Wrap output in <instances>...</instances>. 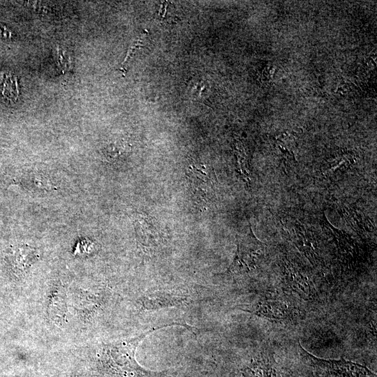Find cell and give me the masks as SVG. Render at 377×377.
I'll list each match as a JSON object with an SVG mask.
<instances>
[{
	"label": "cell",
	"mask_w": 377,
	"mask_h": 377,
	"mask_svg": "<svg viewBox=\"0 0 377 377\" xmlns=\"http://www.w3.org/2000/svg\"><path fill=\"white\" fill-rule=\"evenodd\" d=\"M175 325L191 330V327L185 323L172 322L154 326L135 337L112 344L108 349V362L111 370L120 377H168L167 371H154L141 367L136 362L135 354L138 344L147 336L160 329Z\"/></svg>",
	"instance_id": "6da1fadb"
},
{
	"label": "cell",
	"mask_w": 377,
	"mask_h": 377,
	"mask_svg": "<svg viewBox=\"0 0 377 377\" xmlns=\"http://www.w3.org/2000/svg\"><path fill=\"white\" fill-rule=\"evenodd\" d=\"M299 353L307 377H376L367 367L344 358H319L300 345Z\"/></svg>",
	"instance_id": "7a4b0ae2"
},
{
	"label": "cell",
	"mask_w": 377,
	"mask_h": 377,
	"mask_svg": "<svg viewBox=\"0 0 377 377\" xmlns=\"http://www.w3.org/2000/svg\"><path fill=\"white\" fill-rule=\"evenodd\" d=\"M265 245L254 235L252 230L237 239L235 258L226 271L231 276L250 275L256 270L265 256Z\"/></svg>",
	"instance_id": "3957f363"
},
{
	"label": "cell",
	"mask_w": 377,
	"mask_h": 377,
	"mask_svg": "<svg viewBox=\"0 0 377 377\" xmlns=\"http://www.w3.org/2000/svg\"><path fill=\"white\" fill-rule=\"evenodd\" d=\"M191 301L187 291L181 289H161L148 291L139 299L140 309L145 311H156L179 307Z\"/></svg>",
	"instance_id": "277c9868"
},
{
	"label": "cell",
	"mask_w": 377,
	"mask_h": 377,
	"mask_svg": "<svg viewBox=\"0 0 377 377\" xmlns=\"http://www.w3.org/2000/svg\"><path fill=\"white\" fill-rule=\"evenodd\" d=\"M283 279L287 289L297 297L305 301H313L317 297V290L313 281L294 264L284 263Z\"/></svg>",
	"instance_id": "5b68a950"
},
{
	"label": "cell",
	"mask_w": 377,
	"mask_h": 377,
	"mask_svg": "<svg viewBox=\"0 0 377 377\" xmlns=\"http://www.w3.org/2000/svg\"><path fill=\"white\" fill-rule=\"evenodd\" d=\"M244 311L271 320L290 321L298 316V311L290 304L276 299H260Z\"/></svg>",
	"instance_id": "8992f818"
},
{
	"label": "cell",
	"mask_w": 377,
	"mask_h": 377,
	"mask_svg": "<svg viewBox=\"0 0 377 377\" xmlns=\"http://www.w3.org/2000/svg\"><path fill=\"white\" fill-rule=\"evenodd\" d=\"M242 377H291L287 375L275 358L266 352L252 355L239 369Z\"/></svg>",
	"instance_id": "52a82bcc"
},
{
	"label": "cell",
	"mask_w": 377,
	"mask_h": 377,
	"mask_svg": "<svg viewBox=\"0 0 377 377\" xmlns=\"http://www.w3.org/2000/svg\"><path fill=\"white\" fill-rule=\"evenodd\" d=\"M135 230L138 243L145 253H154L161 241L156 228L147 222L145 216L135 219Z\"/></svg>",
	"instance_id": "ba28073f"
},
{
	"label": "cell",
	"mask_w": 377,
	"mask_h": 377,
	"mask_svg": "<svg viewBox=\"0 0 377 377\" xmlns=\"http://www.w3.org/2000/svg\"><path fill=\"white\" fill-rule=\"evenodd\" d=\"M47 313L50 318L58 326L64 325L67 313L66 294L61 285L56 286L52 292Z\"/></svg>",
	"instance_id": "9c48e42d"
},
{
	"label": "cell",
	"mask_w": 377,
	"mask_h": 377,
	"mask_svg": "<svg viewBox=\"0 0 377 377\" xmlns=\"http://www.w3.org/2000/svg\"><path fill=\"white\" fill-rule=\"evenodd\" d=\"M191 186L198 197L207 199L208 192L212 188V179L203 165H191L188 170Z\"/></svg>",
	"instance_id": "30bf717a"
},
{
	"label": "cell",
	"mask_w": 377,
	"mask_h": 377,
	"mask_svg": "<svg viewBox=\"0 0 377 377\" xmlns=\"http://www.w3.org/2000/svg\"><path fill=\"white\" fill-rule=\"evenodd\" d=\"M39 258L35 248L27 245L18 246L15 251V267L20 274H24Z\"/></svg>",
	"instance_id": "8fae6325"
},
{
	"label": "cell",
	"mask_w": 377,
	"mask_h": 377,
	"mask_svg": "<svg viewBox=\"0 0 377 377\" xmlns=\"http://www.w3.org/2000/svg\"><path fill=\"white\" fill-rule=\"evenodd\" d=\"M0 88L1 94L7 99L15 101L19 95L17 79L11 74H3L1 76Z\"/></svg>",
	"instance_id": "7c38bea8"
},
{
	"label": "cell",
	"mask_w": 377,
	"mask_h": 377,
	"mask_svg": "<svg viewBox=\"0 0 377 377\" xmlns=\"http://www.w3.org/2000/svg\"><path fill=\"white\" fill-rule=\"evenodd\" d=\"M128 145L121 141H117L108 145L105 148V155L110 161H116L128 151Z\"/></svg>",
	"instance_id": "4fadbf2b"
},
{
	"label": "cell",
	"mask_w": 377,
	"mask_h": 377,
	"mask_svg": "<svg viewBox=\"0 0 377 377\" xmlns=\"http://www.w3.org/2000/svg\"><path fill=\"white\" fill-rule=\"evenodd\" d=\"M56 60L59 69L63 73L68 71L71 68L70 54L66 50L59 46L56 48Z\"/></svg>",
	"instance_id": "5bb4252c"
},
{
	"label": "cell",
	"mask_w": 377,
	"mask_h": 377,
	"mask_svg": "<svg viewBox=\"0 0 377 377\" xmlns=\"http://www.w3.org/2000/svg\"><path fill=\"white\" fill-rule=\"evenodd\" d=\"M144 37L142 38H138V40L132 44V45L130 47L128 51V53H127V55L125 58V60L124 61L123 64H124L125 62H126V61H128V59L131 57V55L134 53V52L138 49L140 47H142L143 46V42H144Z\"/></svg>",
	"instance_id": "9a60e30c"
},
{
	"label": "cell",
	"mask_w": 377,
	"mask_h": 377,
	"mask_svg": "<svg viewBox=\"0 0 377 377\" xmlns=\"http://www.w3.org/2000/svg\"><path fill=\"white\" fill-rule=\"evenodd\" d=\"M291 377H307V376H292Z\"/></svg>",
	"instance_id": "2e32d148"
}]
</instances>
